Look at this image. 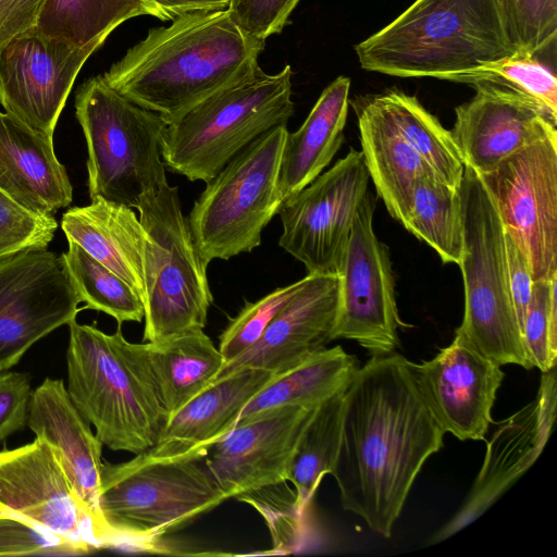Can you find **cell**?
Instances as JSON below:
<instances>
[{
    "mask_svg": "<svg viewBox=\"0 0 557 557\" xmlns=\"http://www.w3.org/2000/svg\"><path fill=\"white\" fill-rule=\"evenodd\" d=\"M62 255L79 301L85 302L84 309L104 312L119 325L144 320V302L123 278L73 240H67V250Z\"/></svg>",
    "mask_w": 557,
    "mask_h": 557,
    "instance_id": "cell-34",
    "label": "cell"
},
{
    "mask_svg": "<svg viewBox=\"0 0 557 557\" xmlns=\"http://www.w3.org/2000/svg\"><path fill=\"white\" fill-rule=\"evenodd\" d=\"M556 367L542 372L535 397L496 423L486 442L482 467L455 516L431 539H448L481 517L540 457L554 429Z\"/></svg>",
    "mask_w": 557,
    "mask_h": 557,
    "instance_id": "cell-16",
    "label": "cell"
},
{
    "mask_svg": "<svg viewBox=\"0 0 557 557\" xmlns=\"http://www.w3.org/2000/svg\"><path fill=\"white\" fill-rule=\"evenodd\" d=\"M169 418L218 379L226 362L201 331L140 343Z\"/></svg>",
    "mask_w": 557,
    "mask_h": 557,
    "instance_id": "cell-28",
    "label": "cell"
},
{
    "mask_svg": "<svg viewBox=\"0 0 557 557\" xmlns=\"http://www.w3.org/2000/svg\"><path fill=\"white\" fill-rule=\"evenodd\" d=\"M503 27L513 50L521 57H536L557 36V0H494Z\"/></svg>",
    "mask_w": 557,
    "mask_h": 557,
    "instance_id": "cell-36",
    "label": "cell"
},
{
    "mask_svg": "<svg viewBox=\"0 0 557 557\" xmlns=\"http://www.w3.org/2000/svg\"><path fill=\"white\" fill-rule=\"evenodd\" d=\"M404 226L431 246L444 263H460L463 216L460 188L445 183L426 165L418 175Z\"/></svg>",
    "mask_w": 557,
    "mask_h": 557,
    "instance_id": "cell-31",
    "label": "cell"
},
{
    "mask_svg": "<svg viewBox=\"0 0 557 557\" xmlns=\"http://www.w3.org/2000/svg\"><path fill=\"white\" fill-rule=\"evenodd\" d=\"M27 428L53 449L103 547L98 508L103 445L74 406L62 380L46 377L32 392Z\"/></svg>",
    "mask_w": 557,
    "mask_h": 557,
    "instance_id": "cell-22",
    "label": "cell"
},
{
    "mask_svg": "<svg viewBox=\"0 0 557 557\" xmlns=\"http://www.w3.org/2000/svg\"><path fill=\"white\" fill-rule=\"evenodd\" d=\"M557 275L534 282L522 334L533 368L547 372L557 360Z\"/></svg>",
    "mask_w": 557,
    "mask_h": 557,
    "instance_id": "cell-37",
    "label": "cell"
},
{
    "mask_svg": "<svg viewBox=\"0 0 557 557\" xmlns=\"http://www.w3.org/2000/svg\"><path fill=\"white\" fill-rule=\"evenodd\" d=\"M282 483L242 494L236 499L250 504L267 520L275 552L293 553L304 541L305 515L296 506L295 492L286 495Z\"/></svg>",
    "mask_w": 557,
    "mask_h": 557,
    "instance_id": "cell-39",
    "label": "cell"
},
{
    "mask_svg": "<svg viewBox=\"0 0 557 557\" xmlns=\"http://www.w3.org/2000/svg\"><path fill=\"white\" fill-rule=\"evenodd\" d=\"M69 325L67 393L103 446L135 455L152 448L169 419L140 344L121 325L107 334L94 324Z\"/></svg>",
    "mask_w": 557,
    "mask_h": 557,
    "instance_id": "cell-3",
    "label": "cell"
},
{
    "mask_svg": "<svg viewBox=\"0 0 557 557\" xmlns=\"http://www.w3.org/2000/svg\"><path fill=\"white\" fill-rule=\"evenodd\" d=\"M91 550L86 543L0 513V556H77Z\"/></svg>",
    "mask_w": 557,
    "mask_h": 557,
    "instance_id": "cell-40",
    "label": "cell"
},
{
    "mask_svg": "<svg viewBox=\"0 0 557 557\" xmlns=\"http://www.w3.org/2000/svg\"><path fill=\"white\" fill-rule=\"evenodd\" d=\"M300 0H231L232 21L246 34L265 41L290 23L289 16Z\"/></svg>",
    "mask_w": 557,
    "mask_h": 557,
    "instance_id": "cell-42",
    "label": "cell"
},
{
    "mask_svg": "<svg viewBox=\"0 0 557 557\" xmlns=\"http://www.w3.org/2000/svg\"><path fill=\"white\" fill-rule=\"evenodd\" d=\"M338 296V274H307L300 289L274 317L259 341L226 363L220 375L244 368L278 374L325 348L333 341Z\"/></svg>",
    "mask_w": 557,
    "mask_h": 557,
    "instance_id": "cell-21",
    "label": "cell"
},
{
    "mask_svg": "<svg viewBox=\"0 0 557 557\" xmlns=\"http://www.w3.org/2000/svg\"><path fill=\"white\" fill-rule=\"evenodd\" d=\"M0 189L39 215H53L73 200V188L55 157L53 139L1 110Z\"/></svg>",
    "mask_w": 557,
    "mask_h": 557,
    "instance_id": "cell-24",
    "label": "cell"
},
{
    "mask_svg": "<svg viewBox=\"0 0 557 557\" xmlns=\"http://www.w3.org/2000/svg\"><path fill=\"white\" fill-rule=\"evenodd\" d=\"M0 513L100 548L90 518L40 437L0 450Z\"/></svg>",
    "mask_w": 557,
    "mask_h": 557,
    "instance_id": "cell-18",
    "label": "cell"
},
{
    "mask_svg": "<svg viewBox=\"0 0 557 557\" xmlns=\"http://www.w3.org/2000/svg\"><path fill=\"white\" fill-rule=\"evenodd\" d=\"M158 8L166 21L198 11L227 9L231 0H145Z\"/></svg>",
    "mask_w": 557,
    "mask_h": 557,
    "instance_id": "cell-46",
    "label": "cell"
},
{
    "mask_svg": "<svg viewBox=\"0 0 557 557\" xmlns=\"http://www.w3.org/2000/svg\"><path fill=\"white\" fill-rule=\"evenodd\" d=\"M226 500L203 456L148 453L103 462L98 508L103 547H153L158 539Z\"/></svg>",
    "mask_w": 557,
    "mask_h": 557,
    "instance_id": "cell-5",
    "label": "cell"
},
{
    "mask_svg": "<svg viewBox=\"0 0 557 557\" xmlns=\"http://www.w3.org/2000/svg\"><path fill=\"white\" fill-rule=\"evenodd\" d=\"M533 282L557 275V138L529 145L480 175Z\"/></svg>",
    "mask_w": 557,
    "mask_h": 557,
    "instance_id": "cell-12",
    "label": "cell"
},
{
    "mask_svg": "<svg viewBox=\"0 0 557 557\" xmlns=\"http://www.w3.org/2000/svg\"><path fill=\"white\" fill-rule=\"evenodd\" d=\"M359 367L358 359L342 346L325 347L292 369L275 374L246 405L237 424L280 407H317L345 391Z\"/></svg>",
    "mask_w": 557,
    "mask_h": 557,
    "instance_id": "cell-29",
    "label": "cell"
},
{
    "mask_svg": "<svg viewBox=\"0 0 557 557\" xmlns=\"http://www.w3.org/2000/svg\"><path fill=\"white\" fill-rule=\"evenodd\" d=\"M369 173L361 151H350L280 207L278 245L308 274L338 273L357 210L368 194Z\"/></svg>",
    "mask_w": 557,
    "mask_h": 557,
    "instance_id": "cell-11",
    "label": "cell"
},
{
    "mask_svg": "<svg viewBox=\"0 0 557 557\" xmlns=\"http://www.w3.org/2000/svg\"><path fill=\"white\" fill-rule=\"evenodd\" d=\"M44 0H0V51L13 38L33 28Z\"/></svg>",
    "mask_w": 557,
    "mask_h": 557,
    "instance_id": "cell-45",
    "label": "cell"
},
{
    "mask_svg": "<svg viewBox=\"0 0 557 557\" xmlns=\"http://www.w3.org/2000/svg\"><path fill=\"white\" fill-rule=\"evenodd\" d=\"M350 79L336 77L324 88L301 126L287 133L280 161L277 187L283 200L313 182L344 143Z\"/></svg>",
    "mask_w": 557,
    "mask_h": 557,
    "instance_id": "cell-27",
    "label": "cell"
},
{
    "mask_svg": "<svg viewBox=\"0 0 557 557\" xmlns=\"http://www.w3.org/2000/svg\"><path fill=\"white\" fill-rule=\"evenodd\" d=\"M471 86L490 85L518 94L557 116V79L536 57L506 55L437 77Z\"/></svg>",
    "mask_w": 557,
    "mask_h": 557,
    "instance_id": "cell-35",
    "label": "cell"
},
{
    "mask_svg": "<svg viewBox=\"0 0 557 557\" xmlns=\"http://www.w3.org/2000/svg\"><path fill=\"white\" fill-rule=\"evenodd\" d=\"M32 392L27 373L0 372V443L27 426Z\"/></svg>",
    "mask_w": 557,
    "mask_h": 557,
    "instance_id": "cell-43",
    "label": "cell"
},
{
    "mask_svg": "<svg viewBox=\"0 0 557 557\" xmlns=\"http://www.w3.org/2000/svg\"><path fill=\"white\" fill-rule=\"evenodd\" d=\"M58 223L53 215L35 214L0 189V258L29 248H47Z\"/></svg>",
    "mask_w": 557,
    "mask_h": 557,
    "instance_id": "cell-41",
    "label": "cell"
},
{
    "mask_svg": "<svg viewBox=\"0 0 557 557\" xmlns=\"http://www.w3.org/2000/svg\"><path fill=\"white\" fill-rule=\"evenodd\" d=\"M460 193L465 313L455 334L499 366L532 369L509 289L505 228L480 174L467 164Z\"/></svg>",
    "mask_w": 557,
    "mask_h": 557,
    "instance_id": "cell-7",
    "label": "cell"
},
{
    "mask_svg": "<svg viewBox=\"0 0 557 557\" xmlns=\"http://www.w3.org/2000/svg\"><path fill=\"white\" fill-rule=\"evenodd\" d=\"M290 65L253 77L205 99L166 126L162 160L191 182L208 183L237 153L294 113Z\"/></svg>",
    "mask_w": 557,
    "mask_h": 557,
    "instance_id": "cell-6",
    "label": "cell"
},
{
    "mask_svg": "<svg viewBox=\"0 0 557 557\" xmlns=\"http://www.w3.org/2000/svg\"><path fill=\"white\" fill-rule=\"evenodd\" d=\"M317 407L264 411L237 424L207 450L206 462L226 499L287 482L297 442Z\"/></svg>",
    "mask_w": 557,
    "mask_h": 557,
    "instance_id": "cell-19",
    "label": "cell"
},
{
    "mask_svg": "<svg viewBox=\"0 0 557 557\" xmlns=\"http://www.w3.org/2000/svg\"><path fill=\"white\" fill-rule=\"evenodd\" d=\"M375 201L370 191L361 201L338 271L339 296L333 341H354L372 356L394 352L403 326L387 246L373 230Z\"/></svg>",
    "mask_w": 557,
    "mask_h": 557,
    "instance_id": "cell-13",
    "label": "cell"
},
{
    "mask_svg": "<svg viewBox=\"0 0 557 557\" xmlns=\"http://www.w3.org/2000/svg\"><path fill=\"white\" fill-rule=\"evenodd\" d=\"M140 15L166 22L163 13L145 0H44L34 28L78 48H99L113 29Z\"/></svg>",
    "mask_w": 557,
    "mask_h": 557,
    "instance_id": "cell-30",
    "label": "cell"
},
{
    "mask_svg": "<svg viewBox=\"0 0 557 557\" xmlns=\"http://www.w3.org/2000/svg\"><path fill=\"white\" fill-rule=\"evenodd\" d=\"M275 374L244 368L220 375L168 419L157 444L146 453L161 459L206 455L236 426L243 409Z\"/></svg>",
    "mask_w": 557,
    "mask_h": 557,
    "instance_id": "cell-23",
    "label": "cell"
},
{
    "mask_svg": "<svg viewBox=\"0 0 557 557\" xmlns=\"http://www.w3.org/2000/svg\"><path fill=\"white\" fill-rule=\"evenodd\" d=\"M287 133L286 124L263 133L206 183L187 222L208 263L260 245L263 228L284 201L277 178Z\"/></svg>",
    "mask_w": 557,
    "mask_h": 557,
    "instance_id": "cell-10",
    "label": "cell"
},
{
    "mask_svg": "<svg viewBox=\"0 0 557 557\" xmlns=\"http://www.w3.org/2000/svg\"><path fill=\"white\" fill-rule=\"evenodd\" d=\"M63 255L29 248L0 258V372L84 309Z\"/></svg>",
    "mask_w": 557,
    "mask_h": 557,
    "instance_id": "cell-14",
    "label": "cell"
},
{
    "mask_svg": "<svg viewBox=\"0 0 557 557\" xmlns=\"http://www.w3.org/2000/svg\"><path fill=\"white\" fill-rule=\"evenodd\" d=\"M136 209L145 230L143 339L159 343L201 331L213 297L207 267L183 215L178 188L164 182Z\"/></svg>",
    "mask_w": 557,
    "mask_h": 557,
    "instance_id": "cell-9",
    "label": "cell"
},
{
    "mask_svg": "<svg viewBox=\"0 0 557 557\" xmlns=\"http://www.w3.org/2000/svg\"><path fill=\"white\" fill-rule=\"evenodd\" d=\"M376 96L422 160L445 183L460 188L466 164L450 131L444 128L414 96L396 89Z\"/></svg>",
    "mask_w": 557,
    "mask_h": 557,
    "instance_id": "cell-33",
    "label": "cell"
},
{
    "mask_svg": "<svg viewBox=\"0 0 557 557\" xmlns=\"http://www.w3.org/2000/svg\"><path fill=\"white\" fill-rule=\"evenodd\" d=\"M355 51L366 71L434 78L513 54L494 0H416Z\"/></svg>",
    "mask_w": 557,
    "mask_h": 557,
    "instance_id": "cell-4",
    "label": "cell"
},
{
    "mask_svg": "<svg viewBox=\"0 0 557 557\" xmlns=\"http://www.w3.org/2000/svg\"><path fill=\"white\" fill-rule=\"evenodd\" d=\"M346 389L325 399L314 409L297 442L287 481L294 485L295 503L302 515L323 475L332 473L334 469L342 438Z\"/></svg>",
    "mask_w": 557,
    "mask_h": 557,
    "instance_id": "cell-32",
    "label": "cell"
},
{
    "mask_svg": "<svg viewBox=\"0 0 557 557\" xmlns=\"http://www.w3.org/2000/svg\"><path fill=\"white\" fill-rule=\"evenodd\" d=\"M364 163L388 213L403 225L409 214L414 183L428 165L407 143L375 95L351 102Z\"/></svg>",
    "mask_w": 557,
    "mask_h": 557,
    "instance_id": "cell-25",
    "label": "cell"
},
{
    "mask_svg": "<svg viewBox=\"0 0 557 557\" xmlns=\"http://www.w3.org/2000/svg\"><path fill=\"white\" fill-rule=\"evenodd\" d=\"M264 42L243 32L226 9L193 12L168 27L150 28L101 76L170 125L210 96L258 74Z\"/></svg>",
    "mask_w": 557,
    "mask_h": 557,
    "instance_id": "cell-2",
    "label": "cell"
},
{
    "mask_svg": "<svg viewBox=\"0 0 557 557\" xmlns=\"http://www.w3.org/2000/svg\"><path fill=\"white\" fill-rule=\"evenodd\" d=\"M61 228L67 240L123 278L143 300L146 234L132 208L95 199L65 211Z\"/></svg>",
    "mask_w": 557,
    "mask_h": 557,
    "instance_id": "cell-26",
    "label": "cell"
},
{
    "mask_svg": "<svg viewBox=\"0 0 557 557\" xmlns=\"http://www.w3.org/2000/svg\"><path fill=\"white\" fill-rule=\"evenodd\" d=\"M413 380L445 433L460 441L485 440L505 373L502 366L455 334L431 360L408 362Z\"/></svg>",
    "mask_w": 557,
    "mask_h": 557,
    "instance_id": "cell-17",
    "label": "cell"
},
{
    "mask_svg": "<svg viewBox=\"0 0 557 557\" xmlns=\"http://www.w3.org/2000/svg\"><path fill=\"white\" fill-rule=\"evenodd\" d=\"M505 247L510 295L522 332L525 313L533 293L534 282L532 280L531 268L525 255L506 231Z\"/></svg>",
    "mask_w": 557,
    "mask_h": 557,
    "instance_id": "cell-44",
    "label": "cell"
},
{
    "mask_svg": "<svg viewBox=\"0 0 557 557\" xmlns=\"http://www.w3.org/2000/svg\"><path fill=\"white\" fill-rule=\"evenodd\" d=\"M473 88V98L455 109L450 133L465 164L480 175L529 145L557 138V116L537 103L490 85Z\"/></svg>",
    "mask_w": 557,
    "mask_h": 557,
    "instance_id": "cell-20",
    "label": "cell"
},
{
    "mask_svg": "<svg viewBox=\"0 0 557 557\" xmlns=\"http://www.w3.org/2000/svg\"><path fill=\"white\" fill-rule=\"evenodd\" d=\"M305 277L280 287L255 302H246L220 335L219 350L228 363L249 350L262 336L274 317L294 297Z\"/></svg>",
    "mask_w": 557,
    "mask_h": 557,
    "instance_id": "cell-38",
    "label": "cell"
},
{
    "mask_svg": "<svg viewBox=\"0 0 557 557\" xmlns=\"http://www.w3.org/2000/svg\"><path fill=\"white\" fill-rule=\"evenodd\" d=\"M75 113L87 145L88 194L136 208L166 182L162 140L168 124L97 76L78 89Z\"/></svg>",
    "mask_w": 557,
    "mask_h": 557,
    "instance_id": "cell-8",
    "label": "cell"
},
{
    "mask_svg": "<svg viewBox=\"0 0 557 557\" xmlns=\"http://www.w3.org/2000/svg\"><path fill=\"white\" fill-rule=\"evenodd\" d=\"M96 46L78 48L38 33L34 27L0 51V104L46 138L57 122L73 84Z\"/></svg>",
    "mask_w": 557,
    "mask_h": 557,
    "instance_id": "cell-15",
    "label": "cell"
},
{
    "mask_svg": "<svg viewBox=\"0 0 557 557\" xmlns=\"http://www.w3.org/2000/svg\"><path fill=\"white\" fill-rule=\"evenodd\" d=\"M394 352L359 367L344 395L334 475L345 510L389 537L414 480L443 447L445 432Z\"/></svg>",
    "mask_w": 557,
    "mask_h": 557,
    "instance_id": "cell-1",
    "label": "cell"
}]
</instances>
